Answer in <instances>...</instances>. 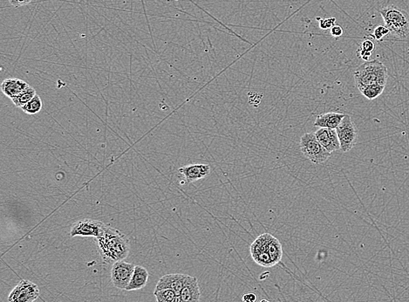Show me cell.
<instances>
[{
    "mask_svg": "<svg viewBox=\"0 0 409 302\" xmlns=\"http://www.w3.org/2000/svg\"><path fill=\"white\" fill-rule=\"evenodd\" d=\"M98 253L102 261L115 264L129 256L130 243L126 235L115 228L106 226L103 234L95 239Z\"/></svg>",
    "mask_w": 409,
    "mask_h": 302,
    "instance_id": "6da1fadb",
    "label": "cell"
},
{
    "mask_svg": "<svg viewBox=\"0 0 409 302\" xmlns=\"http://www.w3.org/2000/svg\"><path fill=\"white\" fill-rule=\"evenodd\" d=\"M387 78L388 73L386 66L378 60L366 61L358 66L354 72L355 83L360 91L372 84L386 86Z\"/></svg>",
    "mask_w": 409,
    "mask_h": 302,
    "instance_id": "7a4b0ae2",
    "label": "cell"
},
{
    "mask_svg": "<svg viewBox=\"0 0 409 302\" xmlns=\"http://www.w3.org/2000/svg\"><path fill=\"white\" fill-rule=\"evenodd\" d=\"M380 13L391 34L401 39L408 36L409 15L405 10L392 6L381 9Z\"/></svg>",
    "mask_w": 409,
    "mask_h": 302,
    "instance_id": "3957f363",
    "label": "cell"
},
{
    "mask_svg": "<svg viewBox=\"0 0 409 302\" xmlns=\"http://www.w3.org/2000/svg\"><path fill=\"white\" fill-rule=\"evenodd\" d=\"M300 150L306 158L315 164H322L331 156V153L321 145L314 133H306L300 138Z\"/></svg>",
    "mask_w": 409,
    "mask_h": 302,
    "instance_id": "277c9868",
    "label": "cell"
},
{
    "mask_svg": "<svg viewBox=\"0 0 409 302\" xmlns=\"http://www.w3.org/2000/svg\"><path fill=\"white\" fill-rule=\"evenodd\" d=\"M342 152H348L354 147L357 141V130L350 115H346L336 129Z\"/></svg>",
    "mask_w": 409,
    "mask_h": 302,
    "instance_id": "5b68a950",
    "label": "cell"
},
{
    "mask_svg": "<svg viewBox=\"0 0 409 302\" xmlns=\"http://www.w3.org/2000/svg\"><path fill=\"white\" fill-rule=\"evenodd\" d=\"M40 288L33 282L21 279L8 296L9 302H34L40 297Z\"/></svg>",
    "mask_w": 409,
    "mask_h": 302,
    "instance_id": "8992f818",
    "label": "cell"
},
{
    "mask_svg": "<svg viewBox=\"0 0 409 302\" xmlns=\"http://www.w3.org/2000/svg\"><path fill=\"white\" fill-rule=\"evenodd\" d=\"M106 225L95 219H80L72 226L71 237H94L97 239L105 232Z\"/></svg>",
    "mask_w": 409,
    "mask_h": 302,
    "instance_id": "52a82bcc",
    "label": "cell"
},
{
    "mask_svg": "<svg viewBox=\"0 0 409 302\" xmlns=\"http://www.w3.org/2000/svg\"><path fill=\"white\" fill-rule=\"evenodd\" d=\"M135 265L121 260L113 264L111 268V280L115 288L126 290L134 274Z\"/></svg>",
    "mask_w": 409,
    "mask_h": 302,
    "instance_id": "ba28073f",
    "label": "cell"
},
{
    "mask_svg": "<svg viewBox=\"0 0 409 302\" xmlns=\"http://www.w3.org/2000/svg\"><path fill=\"white\" fill-rule=\"evenodd\" d=\"M189 276V275L182 274H166L164 276L161 277L160 279L158 280L155 290L170 289L174 291L175 294L179 296L183 287L186 284Z\"/></svg>",
    "mask_w": 409,
    "mask_h": 302,
    "instance_id": "9c48e42d",
    "label": "cell"
},
{
    "mask_svg": "<svg viewBox=\"0 0 409 302\" xmlns=\"http://www.w3.org/2000/svg\"><path fill=\"white\" fill-rule=\"evenodd\" d=\"M211 171L209 164H190L181 167L178 172L183 175L185 181L189 184L209 176Z\"/></svg>",
    "mask_w": 409,
    "mask_h": 302,
    "instance_id": "30bf717a",
    "label": "cell"
},
{
    "mask_svg": "<svg viewBox=\"0 0 409 302\" xmlns=\"http://www.w3.org/2000/svg\"><path fill=\"white\" fill-rule=\"evenodd\" d=\"M316 137L321 145L330 153L337 150H341V144L339 141L338 135L336 132V130H331V129H325L321 128L314 133Z\"/></svg>",
    "mask_w": 409,
    "mask_h": 302,
    "instance_id": "8fae6325",
    "label": "cell"
},
{
    "mask_svg": "<svg viewBox=\"0 0 409 302\" xmlns=\"http://www.w3.org/2000/svg\"><path fill=\"white\" fill-rule=\"evenodd\" d=\"M179 296L182 302H200V287L195 277L189 276Z\"/></svg>",
    "mask_w": 409,
    "mask_h": 302,
    "instance_id": "7c38bea8",
    "label": "cell"
},
{
    "mask_svg": "<svg viewBox=\"0 0 409 302\" xmlns=\"http://www.w3.org/2000/svg\"><path fill=\"white\" fill-rule=\"evenodd\" d=\"M344 114L340 113L329 112L326 114H321L316 117L315 120V127L325 128V129H331V130H336L339 125L341 123V121L345 117Z\"/></svg>",
    "mask_w": 409,
    "mask_h": 302,
    "instance_id": "4fadbf2b",
    "label": "cell"
},
{
    "mask_svg": "<svg viewBox=\"0 0 409 302\" xmlns=\"http://www.w3.org/2000/svg\"><path fill=\"white\" fill-rule=\"evenodd\" d=\"M29 86L30 85L26 83V81L16 78H12V79H6L2 82L1 90L7 97L12 99L25 91Z\"/></svg>",
    "mask_w": 409,
    "mask_h": 302,
    "instance_id": "5bb4252c",
    "label": "cell"
},
{
    "mask_svg": "<svg viewBox=\"0 0 409 302\" xmlns=\"http://www.w3.org/2000/svg\"><path fill=\"white\" fill-rule=\"evenodd\" d=\"M149 280V273L146 268L141 265H135L134 274L132 275L131 280L127 287L126 291H137L143 289L147 286Z\"/></svg>",
    "mask_w": 409,
    "mask_h": 302,
    "instance_id": "9a60e30c",
    "label": "cell"
},
{
    "mask_svg": "<svg viewBox=\"0 0 409 302\" xmlns=\"http://www.w3.org/2000/svg\"><path fill=\"white\" fill-rule=\"evenodd\" d=\"M267 252L269 253L273 265H277L282 259V257H283L282 245H281L279 240L278 239H276L275 237H272V239H271Z\"/></svg>",
    "mask_w": 409,
    "mask_h": 302,
    "instance_id": "2e32d148",
    "label": "cell"
},
{
    "mask_svg": "<svg viewBox=\"0 0 409 302\" xmlns=\"http://www.w3.org/2000/svg\"><path fill=\"white\" fill-rule=\"evenodd\" d=\"M36 95L37 94H36L34 88H32V86H29L25 91H23L17 96L13 97L12 99V101L17 108H22L26 103H28L29 101H31Z\"/></svg>",
    "mask_w": 409,
    "mask_h": 302,
    "instance_id": "e0dca14e",
    "label": "cell"
},
{
    "mask_svg": "<svg viewBox=\"0 0 409 302\" xmlns=\"http://www.w3.org/2000/svg\"><path fill=\"white\" fill-rule=\"evenodd\" d=\"M385 86L381 84H372L361 90V94L368 100H375L384 92Z\"/></svg>",
    "mask_w": 409,
    "mask_h": 302,
    "instance_id": "ac0fdd59",
    "label": "cell"
},
{
    "mask_svg": "<svg viewBox=\"0 0 409 302\" xmlns=\"http://www.w3.org/2000/svg\"><path fill=\"white\" fill-rule=\"evenodd\" d=\"M41 108H42V101L40 100V96L36 95L28 103L22 106L21 110L28 115H36L41 110Z\"/></svg>",
    "mask_w": 409,
    "mask_h": 302,
    "instance_id": "d6986e66",
    "label": "cell"
},
{
    "mask_svg": "<svg viewBox=\"0 0 409 302\" xmlns=\"http://www.w3.org/2000/svg\"><path fill=\"white\" fill-rule=\"evenodd\" d=\"M154 294L156 298V302H172L176 296L175 292L170 289L155 290Z\"/></svg>",
    "mask_w": 409,
    "mask_h": 302,
    "instance_id": "ffe728a7",
    "label": "cell"
},
{
    "mask_svg": "<svg viewBox=\"0 0 409 302\" xmlns=\"http://www.w3.org/2000/svg\"><path fill=\"white\" fill-rule=\"evenodd\" d=\"M388 33H390L389 30L386 26H378L374 31V37L376 41H381Z\"/></svg>",
    "mask_w": 409,
    "mask_h": 302,
    "instance_id": "44dd1931",
    "label": "cell"
},
{
    "mask_svg": "<svg viewBox=\"0 0 409 302\" xmlns=\"http://www.w3.org/2000/svg\"><path fill=\"white\" fill-rule=\"evenodd\" d=\"M335 21H336L335 17H330V19L321 20V22H319V26H321V29L326 30V29H329L332 27V26H334Z\"/></svg>",
    "mask_w": 409,
    "mask_h": 302,
    "instance_id": "7402d4cb",
    "label": "cell"
},
{
    "mask_svg": "<svg viewBox=\"0 0 409 302\" xmlns=\"http://www.w3.org/2000/svg\"><path fill=\"white\" fill-rule=\"evenodd\" d=\"M361 49L366 51V52H372L375 49V43L370 40H366L361 44Z\"/></svg>",
    "mask_w": 409,
    "mask_h": 302,
    "instance_id": "603a6c76",
    "label": "cell"
},
{
    "mask_svg": "<svg viewBox=\"0 0 409 302\" xmlns=\"http://www.w3.org/2000/svg\"><path fill=\"white\" fill-rule=\"evenodd\" d=\"M344 33L343 29L341 27V26H338V25H335L334 26H332V30H331V34L332 36H334V37L339 38L342 36Z\"/></svg>",
    "mask_w": 409,
    "mask_h": 302,
    "instance_id": "cb8c5ba5",
    "label": "cell"
},
{
    "mask_svg": "<svg viewBox=\"0 0 409 302\" xmlns=\"http://www.w3.org/2000/svg\"><path fill=\"white\" fill-rule=\"evenodd\" d=\"M242 299H243V302H256V300H257V295L253 294V293L243 294Z\"/></svg>",
    "mask_w": 409,
    "mask_h": 302,
    "instance_id": "d4e9b609",
    "label": "cell"
},
{
    "mask_svg": "<svg viewBox=\"0 0 409 302\" xmlns=\"http://www.w3.org/2000/svg\"><path fill=\"white\" fill-rule=\"evenodd\" d=\"M32 0H9V2L14 6H22L31 3Z\"/></svg>",
    "mask_w": 409,
    "mask_h": 302,
    "instance_id": "484cf974",
    "label": "cell"
},
{
    "mask_svg": "<svg viewBox=\"0 0 409 302\" xmlns=\"http://www.w3.org/2000/svg\"><path fill=\"white\" fill-rule=\"evenodd\" d=\"M359 54H360V56H361V59L366 61H369L370 57H371V55H372V52H366V51H364V50L361 49H360V51H359Z\"/></svg>",
    "mask_w": 409,
    "mask_h": 302,
    "instance_id": "4316f807",
    "label": "cell"
},
{
    "mask_svg": "<svg viewBox=\"0 0 409 302\" xmlns=\"http://www.w3.org/2000/svg\"><path fill=\"white\" fill-rule=\"evenodd\" d=\"M172 302H182V299H181V297L177 296V295H176V296H175V299H174V300H173V301Z\"/></svg>",
    "mask_w": 409,
    "mask_h": 302,
    "instance_id": "83f0119b",
    "label": "cell"
},
{
    "mask_svg": "<svg viewBox=\"0 0 409 302\" xmlns=\"http://www.w3.org/2000/svg\"><path fill=\"white\" fill-rule=\"evenodd\" d=\"M260 302H270L269 300H267V299H262L260 300Z\"/></svg>",
    "mask_w": 409,
    "mask_h": 302,
    "instance_id": "f1b7e54d",
    "label": "cell"
}]
</instances>
